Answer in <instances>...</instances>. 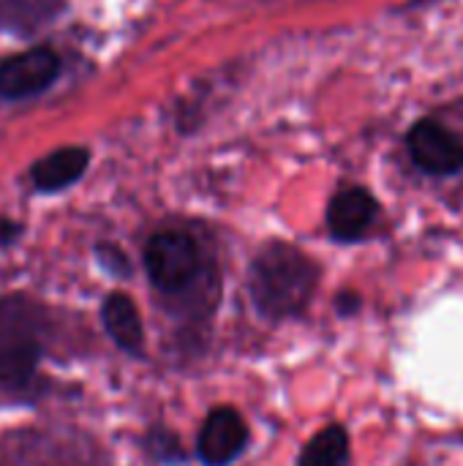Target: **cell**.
<instances>
[{
    "label": "cell",
    "mask_w": 463,
    "mask_h": 466,
    "mask_svg": "<svg viewBox=\"0 0 463 466\" xmlns=\"http://www.w3.org/2000/svg\"><path fill=\"white\" fill-rule=\"evenodd\" d=\"M319 270L295 246L273 243L259 251L248 273V292L257 311L267 319H284L306 309Z\"/></svg>",
    "instance_id": "cell-1"
},
{
    "label": "cell",
    "mask_w": 463,
    "mask_h": 466,
    "mask_svg": "<svg viewBox=\"0 0 463 466\" xmlns=\"http://www.w3.org/2000/svg\"><path fill=\"white\" fill-rule=\"evenodd\" d=\"M41 363V339L22 298L0 300V385L22 390Z\"/></svg>",
    "instance_id": "cell-2"
},
{
    "label": "cell",
    "mask_w": 463,
    "mask_h": 466,
    "mask_svg": "<svg viewBox=\"0 0 463 466\" xmlns=\"http://www.w3.org/2000/svg\"><path fill=\"white\" fill-rule=\"evenodd\" d=\"M145 270L150 281L175 295L186 289L199 273V248L188 235L180 232H158L147 240L145 248Z\"/></svg>",
    "instance_id": "cell-3"
},
{
    "label": "cell",
    "mask_w": 463,
    "mask_h": 466,
    "mask_svg": "<svg viewBox=\"0 0 463 466\" xmlns=\"http://www.w3.org/2000/svg\"><path fill=\"white\" fill-rule=\"evenodd\" d=\"M248 442V426L232 407L213 410L196 437V453L205 466H229Z\"/></svg>",
    "instance_id": "cell-4"
},
{
    "label": "cell",
    "mask_w": 463,
    "mask_h": 466,
    "mask_svg": "<svg viewBox=\"0 0 463 466\" xmlns=\"http://www.w3.org/2000/svg\"><path fill=\"white\" fill-rule=\"evenodd\" d=\"M409 153L428 175H453L463 167V142L437 120L415 123L409 131Z\"/></svg>",
    "instance_id": "cell-5"
},
{
    "label": "cell",
    "mask_w": 463,
    "mask_h": 466,
    "mask_svg": "<svg viewBox=\"0 0 463 466\" xmlns=\"http://www.w3.org/2000/svg\"><path fill=\"white\" fill-rule=\"evenodd\" d=\"M57 71H60V60L52 49L35 46L22 55H14L0 63V96L3 98L35 96L55 82Z\"/></svg>",
    "instance_id": "cell-6"
},
{
    "label": "cell",
    "mask_w": 463,
    "mask_h": 466,
    "mask_svg": "<svg viewBox=\"0 0 463 466\" xmlns=\"http://www.w3.org/2000/svg\"><path fill=\"white\" fill-rule=\"evenodd\" d=\"M377 199L366 188H344L327 208V227L336 240H357L377 218Z\"/></svg>",
    "instance_id": "cell-7"
},
{
    "label": "cell",
    "mask_w": 463,
    "mask_h": 466,
    "mask_svg": "<svg viewBox=\"0 0 463 466\" xmlns=\"http://www.w3.org/2000/svg\"><path fill=\"white\" fill-rule=\"evenodd\" d=\"M101 322H104L106 333L112 336V341L123 352H128L134 358H139L145 352V328H142L139 311L131 298H126L120 292L109 295L101 306Z\"/></svg>",
    "instance_id": "cell-8"
},
{
    "label": "cell",
    "mask_w": 463,
    "mask_h": 466,
    "mask_svg": "<svg viewBox=\"0 0 463 466\" xmlns=\"http://www.w3.org/2000/svg\"><path fill=\"white\" fill-rule=\"evenodd\" d=\"M87 150L85 147H60L44 158H38L30 169L33 175V183L38 191H63L68 188L71 183H76L82 177V172L87 169Z\"/></svg>",
    "instance_id": "cell-9"
},
{
    "label": "cell",
    "mask_w": 463,
    "mask_h": 466,
    "mask_svg": "<svg viewBox=\"0 0 463 466\" xmlns=\"http://www.w3.org/2000/svg\"><path fill=\"white\" fill-rule=\"evenodd\" d=\"M349 464V440L347 431L338 426L325 429L317 434L300 453L297 466H347Z\"/></svg>",
    "instance_id": "cell-10"
},
{
    "label": "cell",
    "mask_w": 463,
    "mask_h": 466,
    "mask_svg": "<svg viewBox=\"0 0 463 466\" xmlns=\"http://www.w3.org/2000/svg\"><path fill=\"white\" fill-rule=\"evenodd\" d=\"M147 448H150V453H153L158 461H175V459H183V453H180V440H177L172 431H164V429L150 431Z\"/></svg>",
    "instance_id": "cell-11"
},
{
    "label": "cell",
    "mask_w": 463,
    "mask_h": 466,
    "mask_svg": "<svg viewBox=\"0 0 463 466\" xmlns=\"http://www.w3.org/2000/svg\"><path fill=\"white\" fill-rule=\"evenodd\" d=\"M96 257H98V262H101V268L106 273L128 276V259H126V254L117 246H98L96 248Z\"/></svg>",
    "instance_id": "cell-12"
},
{
    "label": "cell",
    "mask_w": 463,
    "mask_h": 466,
    "mask_svg": "<svg viewBox=\"0 0 463 466\" xmlns=\"http://www.w3.org/2000/svg\"><path fill=\"white\" fill-rule=\"evenodd\" d=\"M16 235H19V227L5 221V218H0V243H11Z\"/></svg>",
    "instance_id": "cell-13"
}]
</instances>
